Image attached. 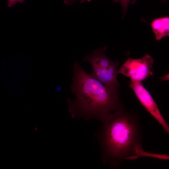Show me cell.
<instances>
[{
	"mask_svg": "<svg viewBox=\"0 0 169 169\" xmlns=\"http://www.w3.org/2000/svg\"><path fill=\"white\" fill-rule=\"evenodd\" d=\"M97 134L104 164L118 168L125 160H133L142 148V130L138 115L123 108L102 120Z\"/></svg>",
	"mask_w": 169,
	"mask_h": 169,
	"instance_id": "cell-1",
	"label": "cell"
},
{
	"mask_svg": "<svg viewBox=\"0 0 169 169\" xmlns=\"http://www.w3.org/2000/svg\"><path fill=\"white\" fill-rule=\"evenodd\" d=\"M70 88L75 99H67L68 110L73 118L102 120L123 108L118 88L109 87L91 76L75 61Z\"/></svg>",
	"mask_w": 169,
	"mask_h": 169,
	"instance_id": "cell-2",
	"label": "cell"
},
{
	"mask_svg": "<svg viewBox=\"0 0 169 169\" xmlns=\"http://www.w3.org/2000/svg\"><path fill=\"white\" fill-rule=\"evenodd\" d=\"M107 46L96 49L90 55L86 56L84 61L89 62L93 71L89 74L107 86L118 88L120 86L117 79V67L119 62H114L106 56Z\"/></svg>",
	"mask_w": 169,
	"mask_h": 169,
	"instance_id": "cell-3",
	"label": "cell"
},
{
	"mask_svg": "<svg viewBox=\"0 0 169 169\" xmlns=\"http://www.w3.org/2000/svg\"><path fill=\"white\" fill-rule=\"evenodd\" d=\"M153 62V58L148 54L141 59L128 58L117 70L118 73L125 76L131 80L142 82L154 74L151 69Z\"/></svg>",
	"mask_w": 169,
	"mask_h": 169,
	"instance_id": "cell-4",
	"label": "cell"
},
{
	"mask_svg": "<svg viewBox=\"0 0 169 169\" xmlns=\"http://www.w3.org/2000/svg\"><path fill=\"white\" fill-rule=\"evenodd\" d=\"M129 85L147 111L161 125L166 133L169 134L168 125L161 114L156 103L141 82L131 80Z\"/></svg>",
	"mask_w": 169,
	"mask_h": 169,
	"instance_id": "cell-5",
	"label": "cell"
},
{
	"mask_svg": "<svg viewBox=\"0 0 169 169\" xmlns=\"http://www.w3.org/2000/svg\"><path fill=\"white\" fill-rule=\"evenodd\" d=\"M150 24L156 40H161L163 37L169 36L168 16L157 18L153 20Z\"/></svg>",
	"mask_w": 169,
	"mask_h": 169,
	"instance_id": "cell-6",
	"label": "cell"
},
{
	"mask_svg": "<svg viewBox=\"0 0 169 169\" xmlns=\"http://www.w3.org/2000/svg\"><path fill=\"white\" fill-rule=\"evenodd\" d=\"M131 1V0H113L115 3H120L123 10L124 15L125 14L129 4Z\"/></svg>",
	"mask_w": 169,
	"mask_h": 169,
	"instance_id": "cell-7",
	"label": "cell"
},
{
	"mask_svg": "<svg viewBox=\"0 0 169 169\" xmlns=\"http://www.w3.org/2000/svg\"><path fill=\"white\" fill-rule=\"evenodd\" d=\"M25 0H8V6L11 7L18 2L23 3Z\"/></svg>",
	"mask_w": 169,
	"mask_h": 169,
	"instance_id": "cell-8",
	"label": "cell"
},
{
	"mask_svg": "<svg viewBox=\"0 0 169 169\" xmlns=\"http://www.w3.org/2000/svg\"><path fill=\"white\" fill-rule=\"evenodd\" d=\"M77 0H65L64 2L65 4L70 5Z\"/></svg>",
	"mask_w": 169,
	"mask_h": 169,
	"instance_id": "cell-9",
	"label": "cell"
},
{
	"mask_svg": "<svg viewBox=\"0 0 169 169\" xmlns=\"http://www.w3.org/2000/svg\"><path fill=\"white\" fill-rule=\"evenodd\" d=\"M168 74H167L166 75H165L164 76L162 77H161V79L162 81L166 80H168Z\"/></svg>",
	"mask_w": 169,
	"mask_h": 169,
	"instance_id": "cell-10",
	"label": "cell"
},
{
	"mask_svg": "<svg viewBox=\"0 0 169 169\" xmlns=\"http://www.w3.org/2000/svg\"><path fill=\"white\" fill-rule=\"evenodd\" d=\"M136 0H133V1H132V3H134Z\"/></svg>",
	"mask_w": 169,
	"mask_h": 169,
	"instance_id": "cell-11",
	"label": "cell"
},
{
	"mask_svg": "<svg viewBox=\"0 0 169 169\" xmlns=\"http://www.w3.org/2000/svg\"><path fill=\"white\" fill-rule=\"evenodd\" d=\"M87 1L90 2V1L91 0H86Z\"/></svg>",
	"mask_w": 169,
	"mask_h": 169,
	"instance_id": "cell-12",
	"label": "cell"
}]
</instances>
